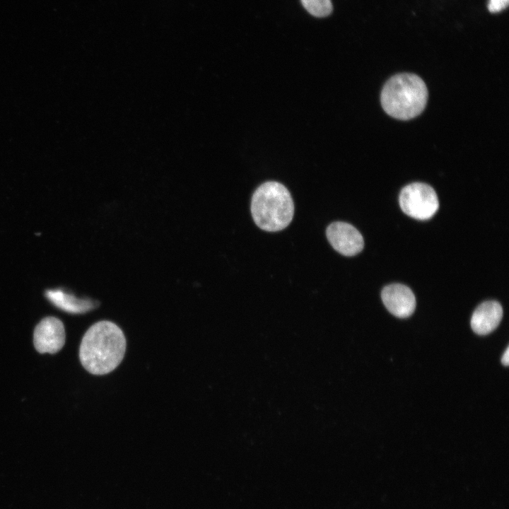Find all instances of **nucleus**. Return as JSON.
Instances as JSON below:
<instances>
[{
	"label": "nucleus",
	"instance_id": "nucleus-3",
	"mask_svg": "<svg viewBox=\"0 0 509 509\" xmlns=\"http://www.w3.org/2000/svg\"><path fill=\"white\" fill-rule=\"evenodd\" d=\"M251 213L263 230L276 232L286 228L294 213V204L288 189L281 183L269 181L259 186L251 200Z\"/></svg>",
	"mask_w": 509,
	"mask_h": 509
},
{
	"label": "nucleus",
	"instance_id": "nucleus-1",
	"mask_svg": "<svg viewBox=\"0 0 509 509\" xmlns=\"http://www.w3.org/2000/svg\"><path fill=\"white\" fill-rule=\"evenodd\" d=\"M126 339L122 330L107 320L93 324L83 335L79 358L83 367L93 375H105L115 370L122 361Z\"/></svg>",
	"mask_w": 509,
	"mask_h": 509
},
{
	"label": "nucleus",
	"instance_id": "nucleus-7",
	"mask_svg": "<svg viewBox=\"0 0 509 509\" xmlns=\"http://www.w3.org/2000/svg\"><path fill=\"white\" fill-rule=\"evenodd\" d=\"M382 300L387 310L397 317H409L416 308V298L412 291L405 285L392 283L381 292Z\"/></svg>",
	"mask_w": 509,
	"mask_h": 509
},
{
	"label": "nucleus",
	"instance_id": "nucleus-5",
	"mask_svg": "<svg viewBox=\"0 0 509 509\" xmlns=\"http://www.w3.org/2000/svg\"><path fill=\"white\" fill-rule=\"evenodd\" d=\"M326 235L332 247L344 256H354L361 252L364 246L361 233L346 222L336 221L329 224Z\"/></svg>",
	"mask_w": 509,
	"mask_h": 509
},
{
	"label": "nucleus",
	"instance_id": "nucleus-6",
	"mask_svg": "<svg viewBox=\"0 0 509 509\" xmlns=\"http://www.w3.org/2000/svg\"><path fill=\"white\" fill-rule=\"evenodd\" d=\"M66 334L62 322L54 317L43 318L35 327L33 343L40 353H55L65 344Z\"/></svg>",
	"mask_w": 509,
	"mask_h": 509
},
{
	"label": "nucleus",
	"instance_id": "nucleus-10",
	"mask_svg": "<svg viewBox=\"0 0 509 509\" xmlns=\"http://www.w3.org/2000/svg\"><path fill=\"white\" fill-rule=\"evenodd\" d=\"M303 7L315 17H325L332 11L331 0H300Z\"/></svg>",
	"mask_w": 509,
	"mask_h": 509
},
{
	"label": "nucleus",
	"instance_id": "nucleus-8",
	"mask_svg": "<svg viewBox=\"0 0 509 509\" xmlns=\"http://www.w3.org/2000/svg\"><path fill=\"white\" fill-rule=\"evenodd\" d=\"M502 317L503 308L498 302L485 301L480 304L472 314V329L477 334H488L498 327Z\"/></svg>",
	"mask_w": 509,
	"mask_h": 509
},
{
	"label": "nucleus",
	"instance_id": "nucleus-4",
	"mask_svg": "<svg viewBox=\"0 0 509 509\" xmlns=\"http://www.w3.org/2000/svg\"><path fill=\"white\" fill-rule=\"evenodd\" d=\"M399 206L402 211L417 220H428L438 211L439 202L432 187L423 182L405 186L399 194Z\"/></svg>",
	"mask_w": 509,
	"mask_h": 509
},
{
	"label": "nucleus",
	"instance_id": "nucleus-11",
	"mask_svg": "<svg viewBox=\"0 0 509 509\" xmlns=\"http://www.w3.org/2000/svg\"><path fill=\"white\" fill-rule=\"evenodd\" d=\"M509 0H489L488 9L491 13H498L508 6Z\"/></svg>",
	"mask_w": 509,
	"mask_h": 509
},
{
	"label": "nucleus",
	"instance_id": "nucleus-12",
	"mask_svg": "<svg viewBox=\"0 0 509 509\" xmlns=\"http://www.w3.org/2000/svg\"><path fill=\"white\" fill-rule=\"evenodd\" d=\"M501 362L505 366L508 365V364H509V348H508V346L506 348L505 352L503 353V355L501 358Z\"/></svg>",
	"mask_w": 509,
	"mask_h": 509
},
{
	"label": "nucleus",
	"instance_id": "nucleus-9",
	"mask_svg": "<svg viewBox=\"0 0 509 509\" xmlns=\"http://www.w3.org/2000/svg\"><path fill=\"white\" fill-rule=\"evenodd\" d=\"M47 298L58 308L71 314H82L95 308L96 303L88 299L78 298L62 289L47 290Z\"/></svg>",
	"mask_w": 509,
	"mask_h": 509
},
{
	"label": "nucleus",
	"instance_id": "nucleus-2",
	"mask_svg": "<svg viewBox=\"0 0 509 509\" xmlns=\"http://www.w3.org/2000/svg\"><path fill=\"white\" fill-rule=\"evenodd\" d=\"M428 89L417 75L399 74L391 77L381 92L383 110L391 117L407 120L417 117L428 100Z\"/></svg>",
	"mask_w": 509,
	"mask_h": 509
}]
</instances>
